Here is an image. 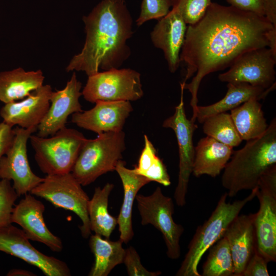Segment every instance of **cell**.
<instances>
[{
	"mask_svg": "<svg viewBox=\"0 0 276 276\" xmlns=\"http://www.w3.org/2000/svg\"><path fill=\"white\" fill-rule=\"evenodd\" d=\"M268 47L276 53V27L265 16L212 3L203 17L188 25L180 53L186 66L182 83L191 95L195 121L198 90L207 75L222 71L248 51Z\"/></svg>",
	"mask_w": 276,
	"mask_h": 276,
	"instance_id": "6da1fadb",
	"label": "cell"
},
{
	"mask_svg": "<svg viewBox=\"0 0 276 276\" xmlns=\"http://www.w3.org/2000/svg\"><path fill=\"white\" fill-rule=\"evenodd\" d=\"M82 19L85 42L66 71H82L88 77L100 69L119 68L130 56L127 41L133 34L132 17L125 1L102 0Z\"/></svg>",
	"mask_w": 276,
	"mask_h": 276,
	"instance_id": "7a4b0ae2",
	"label": "cell"
},
{
	"mask_svg": "<svg viewBox=\"0 0 276 276\" xmlns=\"http://www.w3.org/2000/svg\"><path fill=\"white\" fill-rule=\"evenodd\" d=\"M246 142L233 151L223 169L221 183L230 197L257 188L262 176L276 165V119L262 136Z\"/></svg>",
	"mask_w": 276,
	"mask_h": 276,
	"instance_id": "3957f363",
	"label": "cell"
},
{
	"mask_svg": "<svg viewBox=\"0 0 276 276\" xmlns=\"http://www.w3.org/2000/svg\"><path fill=\"white\" fill-rule=\"evenodd\" d=\"M257 188L243 199L227 202V193L220 197L210 217L197 227L176 276H201L198 266L205 252L223 237L226 229L246 204L256 197Z\"/></svg>",
	"mask_w": 276,
	"mask_h": 276,
	"instance_id": "277c9868",
	"label": "cell"
},
{
	"mask_svg": "<svg viewBox=\"0 0 276 276\" xmlns=\"http://www.w3.org/2000/svg\"><path fill=\"white\" fill-rule=\"evenodd\" d=\"M125 149L123 130L99 134L94 139H86L71 173L82 186L89 185L100 176L115 171Z\"/></svg>",
	"mask_w": 276,
	"mask_h": 276,
	"instance_id": "5b68a950",
	"label": "cell"
},
{
	"mask_svg": "<svg viewBox=\"0 0 276 276\" xmlns=\"http://www.w3.org/2000/svg\"><path fill=\"white\" fill-rule=\"evenodd\" d=\"M86 139L81 132L66 127L50 137L31 134L29 138L35 160L47 175L71 172Z\"/></svg>",
	"mask_w": 276,
	"mask_h": 276,
	"instance_id": "8992f818",
	"label": "cell"
},
{
	"mask_svg": "<svg viewBox=\"0 0 276 276\" xmlns=\"http://www.w3.org/2000/svg\"><path fill=\"white\" fill-rule=\"evenodd\" d=\"M30 193L45 199L56 208L74 213L82 221L80 229L82 237H89L91 232L87 211L89 198L71 172L47 175Z\"/></svg>",
	"mask_w": 276,
	"mask_h": 276,
	"instance_id": "52a82bcc",
	"label": "cell"
},
{
	"mask_svg": "<svg viewBox=\"0 0 276 276\" xmlns=\"http://www.w3.org/2000/svg\"><path fill=\"white\" fill-rule=\"evenodd\" d=\"M135 200L143 225L151 224L162 234L167 247V255L172 260L181 255L180 240L184 228L173 220L174 203L157 187L150 195L137 194Z\"/></svg>",
	"mask_w": 276,
	"mask_h": 276,
	"instance_id": "ba28073f",
	"label": "cell"
},
{
	"mask_svg": "<svg viewBox=\"0 0 276 276\" xmlns=\"http://www.w3.org/2000/svg\"><path fill=\"white\" fill-rule=\"evenodd\" d=\"M143 95L141 74L131 68H113L88 76L82 91L84 99L91 103L134 101Z\"/></svg>",
	"mask_w": 276,
	"mask_h": 276,
	"instance_id": "9c48e42d",
	"label": "cell"
},
{
	"mask_svg": "<svg viewBox=\"0 0 276 276\" xmlns=\"http://www.w3.org/2000/svg\"><path fill=\"white\" fill-rule=\"evenodd\" d=\"M260 207L255 226L257 250L268 262L276 261V165L261 177L257 187Z\"/></svg>",
	"mask_w": 276,
	"mask_h": 276,
	"instance_id": "30bf717a",
	"label": "cell"
},
{
	"mask_svg": "<svg viewBox=\"0 0 276 276\" xmlns=\"http://www.w3.org/2000/svg\"><path fill=\"white\" fill-rule=\"evenodd\" d=\"M13 130L12 143L0 158V179L12 181V187L19 197L30 193L44 178L32 171L28 158L27 143L37 128L16 126Z\"/></svg>",
	"mask_w": 276,
	"mask_h": 276,
	"instance_id": "8fae6325",
	"label": "cell"
},
{
	"mask_svg": "<svg viewBox=\"0 0 276 276\" xmlns=\"http://www.w3.org/2000/svg\"><path fill=\"white\" fill-rule=\"evenodd\" d=\"M180 88V102L175 107L173 114L164 120L162 126L172 129L177 139L179 152V172L174 198L178 206H183L186 203L189 182L193 171L195 158L193 137L197 126L195 122L187 118L183 98L184 88L181 84Z\"/></svg>",
	"mask_w": 276,
	"mask_h": 276,
	"instance_id": "7c38bea8",
	"label": "cell"
},
{
	"mask_svg": "<svg viewBox=\"0 0 276 276\" xmlns=\"http://www.w3.org/2000/svg\"><path fill=\"white\" fill-rule=\"evenodd\" d=\"M276 53L268 47L248 51L238 57L219 80L227 83H247L267 89L275 83Z\"/></svg>",
	"mask_w": 276,
	"mask_h": 276,
	"instance_id": "4fadbf2b",
	"label": "cell"
},
{
	"mask_svg": "<svg viewBox=\"0 0 276 276\" xmlns=\"http://www.w3.org/2000/svg\"><path fill=\"white\" fill-rule=\"evenodd\" d=\"M29 240L22 229L12 224L0 228V251L37 267L47 276L71 275L64 262L40 252Z\"/></svg>",
	"mask_w": 276,
	"mask_h": 276,
	"instance_id": "5bb4252c",
	"label": "cell"
},
{
	"mask_svg": "<svg viewBox=\"0 0 276 276\" xmlns=\"http://www.w3.org/2000/svg\"><path fill=\"white\" fill-rule=\"evenodd\" d=\"M81 88L82 83L78 80L76 73L73 72L64 88L53 91L49 108L37 127L38 136L44 137L54 135L66 127L70 115L83 111L79 102Z\"/></svg>",
	"mask_w": 276,
	"mask_h": 276,
	"instance_id": "9a60e30c",
	"label": "cell"
},
{
	"mask_svg": "<svg viewBox=\"0 0 276 276\" xmlns=\"http://www.w3.org/2000/svg\"><path fill=\"white\" fill-rule=\"evenodd\" d=\"M92 108L72 115L71 121L79 127L98 134L122 131L133 111L129 101H98Z\"/></svg>",
	"mask_w": 276,
	"mask_h": 276,
	"instance_id": "2e32d148",
	"label": "cell"
},
{
	"mask_svg": "<svg viewBox=\"0 0 276 276\" xmlns=\"http://www.w3.org/2000/svg\"><path fill=\"white\" fill-rule=\"evenodd\" d=\"M44 210L41 201L27 193L14 205L12 223L20 225L29 240L42 243L53 251H61L63 248L62 241L47 227L43 218Z\"/></svg>",
	"mask_w": 276,
	"mask_h": 276,
	"instance_id": "e0dca14e",
	"label": "cell"
},
{
	"mask_svg": "<svg viewBox=\"0 0 276 276\" xmlns=\"http://www.w3.org/2000/svg\"><path fill=\"white\" fill-rule=\"evenodd\" d=\"M52 92L50 85H43L21 101L5 104L0 109L3 122L12 127L37 129L49 108Z\"/></svg>",
	"mask_w": 276,
	"mask_h": 276,
	"instance_id": "ac0fdd59",
	"label": "cell"
},
{
	"mask_svg": "<svg viewBox=\"0 0 276 276\" xmlns=\"http://www.w3.org/2000/svg\"><path fill=\"white\" fill-rule=\"evenodd\" d=\"M150 38L154 46L163 51L168 68L175 73L179 66L180 53L185 40L187 24L180 14L172 9L157 20Z\"/></svg>",
	"mask_w": 276,
	"mask_h": 276,
	"instance_id": "d6986e66",
	"label": "cell"
},
{
	"mask_svg": "<svg viewBox=\"0 0 276 276\" xmlns=\"http://www.w3.org/2000/svg\"><path fill=\"white\" fill-rule=\"evenodd\" d=\"M256 213L238 215L223 236L228 243L234 266V275L241 276L248 261L257 249L255 226Z\"/></svg>",
	"mask_w": 276,
	"mask_h": 276,
	"instance_id": "ffe728a7",
	"label": "cell"
},
{
	"mask_svg": "<svg viewBox=\"0 0 276 276\" xmlns=\"http://www.w3.org/2000/svg\"><path fill=\"white\" fill-rule=\"evenodd\" d=\"M126 163L120 160L115 171L119 174L124 190L123 201L117 218L120 232V240L124 243H128L133 237L132 213L134 201L139 190L150 182L145 177L135 173L133 169L125 167Z\"/></svg>",
	"mask_w": 276,
	"mask_h": 276,
	"instance_id": "44dd1931",
	"label": "cell"
},
{
	"mask_svg": "<svg viewBox=\"0 0 276 276\" xmlns=\"http://www.w3.org/2000/svg\"><path fill=\"white\" fill-rule=\"evenodd\" d=\"M233 147L206 136L201 139L195 147L192 173L195 177L207 175L218 176L229 161Z\"/></svg>",
	"mask_w": 276,
	"mask_h": 276,
	"instance_id": "7402d4cb",
	"label": "cell"
},
{
	"mask_svg": "<svg viewBox=\"0 0 276 276\" xmlns=\"http://www.w3.org/2000/svg\"><path fill=\"white\" fill-rule=\"evenodd\" d=\"M225 96L219 101L207 106H198L195 118L202 123L205 119L214 114L234 109L251 98L264 99L275 88V83L267 89L252 86L247 83H228Z\"/></svg>",
	"mask_w": 276,
	"mask_h": 276,
	"instance_id": "603a6c76",
	"label": "cell"
},
{
	"mask_svg": "<svg viewBox=\"0 0 276 276\" xmlns=\"http://www.w3.org/2000/svg\"><path fill=\"white\" fill-rule=\"evenodd\" d=\"M41 70L26 71L21 67L0 72V101L5 104L28 97L43 84Z\"/></svg>",
	"mask_w": 276,
	"mask_h": 276,
	"instance_id": "cb8c5ba5",
	"label": "cell"
},
{
	"mask_svg": "<svg viewBox=\"0 0 276 276\" xmlns=\"http://www.w3.org/2000/svg\"><path fill=\"white\" fill-rule=\"evenodd\" d=\"M259 101L256 98H251L230 110L235 126L242 141L260 137L268 127Z\"/></svg>",
	"mask_w": 276,
	"mask_h": 276,
	"instance_id": "d4e9b609",
	"label": "cell"
},
{
	"mask_svg": "<svg viewBox=\"0 0 276 276\" xmlns=\"http://www.w3.org/2000/svg\"><path fill=\"white\" fill-rule=\"evenodd\" d=\"M123 242L111 241L95 234L90 236L89 245L95 261L88 273L89 276H107L117 265L123 263L125 249Z\"/></svg>",
	"mask_w": 276,
	"mask_h": 276,
	"instance_id": "484cf974",
	"label": "cell"
},
{
	"mask_svg": "<svg viewBox=\"0 0 276 276\" xmlns=\"http://www.w3.org/2000/svg\"><path fill=\"white\" fill-rule=\"evenodd\" d=\"M113 188L111 183L102 188L96 187L87 206L91 231L106 239H109L117 225V218L108 210L109 196Z\"/></svg>",
	"mask_w": 276,
	"mask_h": 276,
	"instance_id": "4316f807",
	"label": "cell"
},
{
	"mask_svg": "<svg viewBox=\"0 0 276 276\" xmlns=\"http://www.w3.org/2000/svg\"><path fill=\"white\" fill-rule=\"evenodd\" d=\"M209 249L201 275L234 276V266L226 238L223 236Z\"/></svg>",
	"mask_w": 276,
	"mask_h": 276,
	"instance_id": "83f0119b",
	"label": "cell"
},
{
	"mask_svg": "<svg viewBox=\"0 0 276 276\" xmlns=\"http://www.w3.org/2000/svg\"><path fill=\"white\" fill-rule=\"evenodd\" d=\"M202 123L203 131L207 136L224 144L235 147L242 142L230 113L224 112L213 115Z\"/></svg>",
	"mask_w": 276,
	"mask_h": 276,
	"instance_id": "f1b7e54d",
	"label": "cell"
},
{
	"mask_svg": "<svg viewBox=\"0 0 276 276\" xmlns=\"http://www.w3.org/2000/svg\"><path fill=\"white\" fill-rule=\"evenodd\" d=\"M211 0H172V9L177 11L189 25L199 21L205 14Z\"/></svg>",
	"mask_w": 276,
	"mask_h": 276,
	"instance_id": "f546056e",
	"label": "cell"
},
{
	"mask_svg": "<svg viewBox=\"0 0 276 276\" xmlns=\"http://www.w3.org/2000/svg\"><path fill=\"white\" fill-rule=\"evenodd\" d=\"M18 197L10 181L0 180V228L12 224L11 216Z\"/></svg>",
	"mask_w": 276,
	"mask_h": 276,
	"instance_id": "4dcf8cb0",
	"label": "cell"
},
{
	"mask_svg": "<svg viewBox=\"0 0 276 276\" xmlns=\"http://www.w3.org/2000/svg\"><path fill=\"white\" fill-rule=\"evenodd\" d=\"M171 7L172 0H143L136 25L140 26L152 19L158 20L170 11Z\"/></svg>",
	"mask_w": 276,
	"mask_h": 276,
	"instance_id": "1f68e13d",
	"label": "cell"
},
{
	"mask_svg": "<svg viewBox=\"0 0 276 276\" xmlns=\"http://www.w3.org/2000/svg\"><path fill=\"white\" fill-rule=\"evenodd\" d=\"M127 273L129 276H158L160 271H150L146 269L141 262V258L132 246L125 249L123 260Z\"/></svg>",
	"mask_w": 276,
	"mask_h": 276,
	"instance_id": "d6a6232c",
	"label": "cell"
},
{
	"mask_svg": "<svg viewBox=\"0 0 276 276\" xmlns=\"http://www.w3.org/2000/svg\"><path fill=\"white\" fill-rule=\"evenodd\" d=\"M144 138V147L141 153L137 165L133 169L135 173L142 176L158 157L155 147L148 136L145 134Z\"/></svg>",
	"mask_w": 276,
	"mask_h": 276,
	"instance_id": "836d02e7",
	"label": "cell"
},
{
	"mask_svg": "<svg viewBox=\"0 0 276 276\" xmlns=\"http://www.w3.org/2000/svg\"><path fill=\"white\" fill-rule=\"evenodd\" d=\"M268 262L257 250L248 261L241 276H268Z\"/></svg>",
	"mask_w": 276,
	"mask_h": 276,
	"instance_id": "e575fe53",
	"label": "cell"
},
{
	"mask_svg": "<svg viewBox=\"0 0 276 276\" xmlns=\"http://www.w3.org/2000/svg\"><path fill=\"white\" fill-rule=\"evenodd\" d=\"M227 2L239 10L264 16L261 0H226Z\"/></svg>",
	"mask_w": 276,
	"mask_h": 276,
	"instance_id": "d590c367",
	"label": "cell"
},
{
	"mask_svg": "<svg viewBox=\"0 0 276 276\" xmlns=\"http://www.w3.org/2000/svg\"><path fill=\"white\" fill-rule=\"evenodd\" d=\"M14 136L12 127L4 122L0 123V158L5 154L11 145Z\"/></svg>",
	"mask_w": 276,
	"mask_h": 276,
	"instance_id": "8d00e7d4",
	"label": "cell"
},
{
	"mask_svg": "<svg viewBox=\"0 0 276 276\" xmlns=\"http://www.w3.org/2000/svg\"><path fill=\"white\" fill-rule=\"evenodd\" d=\"M264 16L276 27V0H261Z\"/></svg>",
	"mask_w": 276,
	"mask_h": 276,
	"instance_id": "74e56055",
	"label": "cell"
},
{
	"mask_svg": "<svg viewBox=\"0 0 276 276\" xmlns=\"http://www.w3.org/2000/svg\"><path fill=\"white\" fill-rule=\"evenodd\" d=\"M32 272L25 270L22 269H12L9 271L7 275H34Z\"/></svg>",
	"mask_w": 276,
	"mask_h": 276,
	"instance_id": "f35d334b",
	"label": "cell"
}]
</instances>
